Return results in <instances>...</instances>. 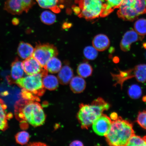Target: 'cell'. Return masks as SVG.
<instances>
[{"mask_svg": "<svg viewBox=\"0 0 146 146\" xmlns=\"http://www.w3.org/2000/svg\"><path fill=\"white\" fill-rule=\"evenodd\" d=\"M14 108L16 117L20 121L27 122L34 127L44 123L46 115L39 104L23 99L16 102Z\"/></svg>", "mask_w": 146, "mask_h": 146, "instance_id": "obj_1", "label": "cell"}, {"mask_svg": "<svg viewBox=\"0 0 146 146\" xmlns=\"http://www.w3.org/2000/svg\"><path fill=\"white\" fill-rule=\"evenodd\" d=\"M135 134L132 124L120 117L113 120L109 132L105 136L110 146H127L131 137Z\"/></svg>", "mask_w": 146, "mask_h": 146, "instance_id": "obj_2", "label": "cell"}, {"mask_svg": "<svg viewBox=\"0 0 146 146\" xmlns=\"http://www.w3.org/2000/svg\"><path fill=\"white\" fill-rule=\"evenodd\" d=\"M110 105L103 98H99L93 101L91 105L81 104L78 117L83 129H88L94 122L108 110Z\"/></svg>", "mask_w": 146, "mask_h": 146, "instance_id": "obj_3", "label": "cell"}, {"mask_svg": "<svg viewBox=\"0 0 146 146\" xmlns=\"http://www.w3.org/2000/svg\"><path fill=\"white\" fill-rule=\"evenodd\" d=\"M117 12L118 17L133 21L140 15L146 14V0H123Z\"/></svg>", "mask_w": 146, "mask_h": 146, "instance_id": "obj_4", "label": "cell"}, {"mask_svg": "<svg viewBox=\"0 0 146 146\" xmlns=\"http://www.w3.org/2000/svg\"><path fill=\"white\" fill-rule=\"evenodd\" d=\"M75 3L80 9L78 17L89 21L100 17L103 10L101 0H75Z\"/></svg>", "mask_w": 146, "mask_h": 146, "instance_id": "obj_5", "label": "cell"}, {"mask_svg": "<svg viewBox=\"0 0 146 146\" xmlns=\"http://www.w3.org/2000/svg\"><path fill=\"white\" fill-rule=\"evenodd\" d=\"M115 86L119 85L121 88L125 81L135 78L138 82L144 83L146 81V64H141L133 69L126 71H119L118 74H111Z\"/></svg>", "mask_w": 146, "mask_h": 146, "instance_id": "obj_6", "label": "cell"}, {"mask_svg": "<svg viewBox=\"0 0 146 146\" xmlns=\"http://www.w3.org/2000/svg\"><path fill=\"white\" fill-rule=\"evenodd\" d=\"M43 77L42 74L40 73L20 78L16 80L15 83L34 94L42 95L44 92Z\"/></svg>", "mask_w": 146, "mask_h": 146, "instance_id": "obj_7", "label": "cell"}, {"mask_svg": "<svg viewBox=\"0 0 146 146\" xmlns=\"http://www.w3.org/2000/svg\"><path fill=\"white\" fill-rule=\"evenodd\" d=\"M58 54L57 48L50 44H38L34 49L32 56L44 68L48 60Z\"/></svg>", "mask_w": 146, "mask_h": 146, "instance_id": "obj_8", "label": "cell"}, {"mask_svg": "<svg viewBox=\"0 0 146 146\" xmlns=\"http://www.w3.org/2000/svg\"><path fill=\"white\" fill-rule=\"evenodd\" d=\"M35 4L34 0H7L4 9L11 14L19 15L23 12H28Z\"/></svg>", "mask_w": 146, "mask_h": 146, "instance_id": "obj_9", "label": "cell"}, {"mask_svg": "<svg viewBox=\"0 0 146 146\" xmlns=\"http://www.w3.org/2000/svg\"><path fill=\"white\" fill-rule=\"evenodd\" d=\"M112 120L107 115L103 114L92 124L94 132L100 136H105L110 129Z\"/></svg>", "mask_w": 146, "mask_h": 146, "instance_id": "obj_10", "label": "cell"}, {"mask_svg": "<svg viewBox=\"0 0 146 146\" xmlns=\"http://www.w3.org/2000/svg\"><path fill=\"white\" fill-rule=\"evenodd\" d=\"M143 38V36L139 35L134 30L127 31L124 34L120 42V48L123 52H128L130 50L131 46L132 43L141 40Z\"/></svg>", "mask_w": 146, "mask_h": 146, "instance_id": "obj_11", "label": "cell"}, {"mask_svg": "<svg viewBox=\"0 0 146 146\" xmlns=\"http://www.w3.org/2000/svg\"><path fill=\"white\" fill-rule=\"evenodd\" d=\"M23 64L24 70L28 75L41 73L44 69L33 56L25 59Z\"/></svg>", "mask_w": 146, "mask_h": 146, "instance_id": "obj_12", "label": "cell"}, {"mask_svg": "<svg viewBox=\"0 0 146 146\" xmlns=\"http://www.w3.org/2000/svg\"><path fill=\"white\" fill-rule=\"evenodd\" d=\"M24 72L23 62L18 58H16L11 65V75L7 78L9 83H15L16 80L23 77Z\"/></svg>", "mask_w": 146, "mask_h": 146, "instance_id": "obj_13", "label": "cell"}, {"mask_svg": "<svg viewBox=\"0 0 146 146\" xmlns=\"http://www.w3.org/2000/svg\"><path fill=\"white\" fill-rule=\"evenodd\" d=\"M103 3V9L100 17H104L109 15L115 9L119 8L123 0H101Z\"/></svg>", "mask_w": 146, "mask_h": 146, "instance_id": "obj_14", "label": "cell"}, {"mask_svg": "<svg viewBox=\"0 0 146 146\" xmlns=\"http://www.w3.org/2000/svg\"><path fill=\"white\" fill-rule=\"evenodd\" d=\"M93 46L99 51H103L108 48L110 41L108 36L103 34H98L93 40Z\"/></svg>", "mask_w": 146, "mask_h": 146, "instance_id": "obj_15", "label": "cell"}, {"mask_svg": "<svg viewBox=\"0 0 146 146\" xmlns=\"http://www.w3.org/2000/svg\"><path fill=\"white\" fill-rule=\"evenodd\" d=\"M74 76V72L72 68L68 65L64 66L59 72L58 78L60 83L66 85L70 82Z\"/></svg>", "mask_w": 146, "mask_h": 146, "instance_id": "obj_16", "label": "cell"}, {"mask_svg": "<svg viewBox=\"0 0 146 146\" xmlns=\"http://www.w3.org/2000/svg\"><path fill=\"white\" fill-rule=\"evenodd\" d=\"M34 49L29 43L21 42L17 48V53L22 59H25L32 56Z\"/></svg>", "mask_w": 146, "mask_h": 146, "instance_id": "obj_17", "label": "cell"}, {"mask_svg": "<svg viewBox=\"0 0 146 146\" xmlns=\"http://www.w3.org/2000/svg\"><path fill=\"white\" fill-rule=\"evenodd\" d=\"M70 85L72 92L76 94H79L85 90L86 83L83 78L80 76H76L73 77L71 80Z\"/></svg>", "mask_w": 146, "mask_h": 146, "instance_id": "obj_18", "label": "cell"}, {"mask_svg": "<svg viewBox=\"0 0 146 146\" xmlns=\"http://www.w3.org/2000/svg\"><path fill=\"white\" fill-rule=\"evenodd\" d=\"M7 106L3 100L0 98V131H5L8 129V120L9 119L7 113Z\"/></svg>", "mask_w": 146, "mask_h": 146, "instance_id": "obj_19", "label": "cell"}, {"mask_svg": "<svg viewBox=\"0 0 146 146\" xmlns=\"http://www.w3.org/2000/svg\"><path fill=\"white\" fill-rule=\"evenodd\" d=\"M59 80L52 75H46L42 78V83L44 88L49 90H54L59 86Z\"/></svg>", "mask_w": 146, "mask_h": 146, "instance_id": "obj_20", "label": "cell"}, {"mask_svg": "<svg viewBox=\"0 0 146 146\" xmlns=\"http://www.w3.org/2000/svg\"><path fill=\"white\" fill-rule=\"evenodd\" d=\"M60 0H36L38 5L42 8L49 9L56 13H59L60 8L59 7Z\"/></svg>", "mask_w": 146, "mask_h": 146, "instance_id": "obj_21", "label": "cell"}, {"mask_svg": "<svg viewBox=\"0 0 146 146\" xmlns=\"http://www.w3.org/2000/svg\"><path fill=\"white\" fill-rule=\"evenodd\" d=\"M61 68V61L56 56H54L48 60L44 68L49 72L56 74L59 72Z\"/></svg>", "mask_w": 146, "mask_h": 146, "instance_id": "obj_22", "label": "cell"}, {"mask_svg": "<svg viewBox=\"0 0 146 146\" xmlns=\"http://www.w3.org/2000/svg\"><path fill=\"white\" fill-rule=\"evenodd\" d=\"M77 72L78 75L83 78H87L92 75L93 68L87 62H83L78 65Z\"/></svg>", "mask_w": 146, "mask_h": 146, "instance_id": "obj_23", "label": "cell"}, {"mask_svg": "<svg viewBox=\"0 0 146 146\" xmlns=\"http://www.w3.org/2000/svg\"><path fill=\"white\" fill-rule=\"evenodd\" d=\"M40 19L42 22L47 25H51L54 23L56 20L55 15L50 11H45L41 14Z\"/></svg>", "mask_w": 146, "mask_h": 146, "instance_id": "obj_24", "label": "cell"}, {"mask_svg": "<svg viewBox=\"0 0 146 146\" xmlns=\"http://www.w3.org/2000/svg\"><path fill=\"white\" fill-rule=\"evenodd\" d=\"M135 31L139 35L143 36L146 35V19H139L136 21L134 25Z\"/></svg>", "mask_w": 146, "mask_h": 146, "instance_id": "obj_25", "label": "cell"}, {"mask_svg": "<svg viewBox=\"0 0 146 146\" xmlns=\"http://www.w3.org/2000/svg\"><path fill=\"white\" fill-rule=\"evenodd\" d=\"M142 94V89L139 86L133 84L129 87L128 94L131 98L137 99L140 98Z\"/></svg>", "mask_w": 146, "mask_h": 146, "instance_id": "obj_26", "label": "cell"}, {"mask_svg": "<svg viewBox=\"0 0 146 146\" xmlns=\"http://www.w3.org/2000/svg\"><path fill=\"white\" fill-rule=\"evenodd\" d=\"M30 138V134L28 132L25 131H21L18 132L15 136L16 142L22 145L27 144Z\"/></svg>", "mask_w": 146, "mask_h": 146, "instance_id": "obj_27", "label": "cell"}, {"mask_svg": "<svg viewBox=\"0 0 146 146\" xmlns=\"http://www.w3.org/2000/svg\"><path fill=\"white\" fill-rule=\"evenodd\" d=\"M98 50L94 46H88L84 50V54L88 60H94L98 56Z\"/></svg>", "mask_w": 146, "mask_h": 146, "instance_id": "obj_28", "label": "cell"}, {"mask_svg": "<svg viewBox=\"0 0 146 146\" xmlns=\"http://www.w3.org/2000/svg\"><path fill=\"white\" fill-rule=\"evenodd\" d=\"M127 146H146L143 137L136 135L135 134L129 139Z\"/></svg>", "mask_w": 146, "mask_h": 146, "instance_id": "obj_29", "label": "cell"}, {"mask_svg": "<svg viewBox=\"0 0 146 146\" xmlns=\"http://www.w3.org/2000/svg\"><path fill=\"white\" fill-rule=\"evenodd\" d=\"M137 122L140 127L146 130V111L138 113Z\"/></svg>", "mask_w": 146, "mask_h": 146, "instance_id": "obj_30", "label": "cell"}, {"mask_svg": "<svg viewBox=\"0 0 146 146\" xmlns=\"http://www.w3.org/2000/svg\"><path fill=\"white\" fill-rule=\"evenodd\" d=\"M70 146H83V143L79 140H75L74 141H72V143L70 144Z\"/></svg>", "mask_w": 146, "mask_h": 146, "instance_id": "obj_31", "label": "cell"}, {"mask_svg": "<svg viewBox=\"0 0 146 146\" xmlns=\"http://www.w3.org/2000/svg\"><path fill=\"white\" fill-rule=\"evenodd\" d=\"M118 117L117 114L116 113L113 112L110 115V118L113 120H115Z\"/></svg>", "mask_w": 146, "mask_h": 146, "instance_id": "obj_32", "label": "cell"}, {"mask_svg": "<svg viewBox=\"0 0 146 146\" xmlns=\"http://www.w3.org/2000/svg\"><path fill=\"white\" fill-rule=\"evenodd\" d=\"M12 23L14 25H17L19 23V21L17 18H14L13 20Z\"/></svg>", "mask_w": 146, "mask_h": 146, "instance_id": "obj_33", "label": "cell"}, {"mask_svg": "<svg viewBox=\"0 0 146 146\" xmlns=\"http://www.w3.org/2000/svg\"><path fill=\"white\" fill-rule=\"evenodd\" d=\"M36 144H37V145H46L45 144H44L43 143H32V145H36Z\"/></svg>", "mask_w": 146, "mask_h": 146, "instance_id": "obj_34", "label": "cell"}, {"mask_svg": "<svg viewBox=\"0 0 146 146\" xmlns=\"http://www.w3.org/2000/svg\"><path fill=\"white\" fill-rule=\"evenodd\" d=\"M143 138L144 140H145V145L146 146V135L143 137Z\"/></svg>", "mask_w": 146, "mask_h": 146, "instance_id": "obj_35", "label": "cell"}]
</instances>
